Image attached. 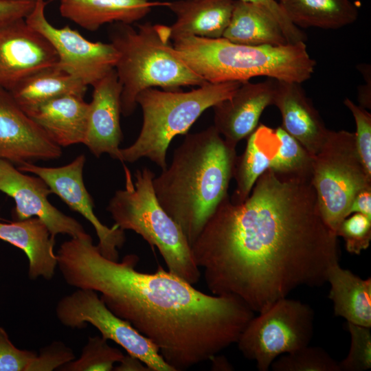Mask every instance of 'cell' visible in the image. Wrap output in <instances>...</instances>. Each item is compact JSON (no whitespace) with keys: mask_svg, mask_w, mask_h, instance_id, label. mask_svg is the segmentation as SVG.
I'll use <instances>...</instances> for the list:
<instances>
[{"mask_svg":"<svg viewBox=\"0 0 371 371\" xmlns=\"http://www.w3.org/2000/svg\"><path fill=\"white\" fill-rule=\"evenodd\" d=\"M191 250L213 295L235 297L254 313L300 286L324 285L339 260L311 179L270 168L243 202L222 200Z\"/></svg>","mask_w":371,"mask_h":371,"instance_id":"6da1fadb","label":"cell"},{"mask_svg":"<svg viewBox=\"0 0 371 371\" xmlns=\"http://www.w3.org/2000/svg\"><path fill=\"white\" fill-rule=\"evenodd\" d=\"M56 254L67 284L100 293L175 371L211 360L236 343L255 316L238 298L205 293L161 266L151 273L137 271L135 254L108 259L87 232L63 242Z\"/></svg>","mask_w":371,"mask_h":371,"instance_id":"7a4b0ae2","label":"cell"},{"mask_svg":"<svg viewBox=\"0 0 371 371\" xmlns=\"http://www.w3.org/2000/svg\"><path fill=\"white\" fill-rule=\"evenodd\" d=\"M236 157V147L211 126L186 134L169 167L153 178L158 202L181 227L190 246L228 195Z\"/></svg>","mask_w":371,"mask_h":371,"instance_id":"3957f363","label":"cell"},{"mask_svg":"<svg viewBox=\"0 0 371 371\" xmlns=\"http://www.w3.org/2000/svg\"><path fill=\"white\" fill-rule=\"evenodd\" d=\"M173 41L176 54L196 74L211 83L245 82L266 76L302 84L311 77L316 65L304 42L253 46L223 37L198 36Z\"/></svg>","mask_w":371,"mask_h":371,"instance_id":"277c9868","label":"cell"},{"mask_svg":"<svg viewBox=\"0 0 371 371\" xmlns=\"http://www.w3.org/2000/svg\"><path fill=\"white\" fill-rule=\"evenodd\" d=\"M109 36L119 54L115 69L122 86L124 116L134 112L137 96L146 89L179 90L206 82L176 54L169 26L145 23L135 30L131 24L114 23Z\"/></svg>","mask_w":371,"mask_h":371,"instance_id":"5b68a950","label":"cell"},{"mask_svg":"<svg viewBox=\"0 0 371 371\" xmlns=\"http://www.w3.org/2000/svg\"><path fill=\"white\" fill-rule=\"evenodd\" d=\"M242 83L206 82L186 92L155 88L143 90L136 98L143 113L142 126L136 140L120 148L122 163L146 157L162 170L166 169L167 149L172 139L187 134L206 109L230 98Z\"/></svg>","mask_w":371,"mask_h":371,"instance_id":"8992f818","label":"cell"},{"mask_svg":"<svg viewBox=\"0 0 371 371\" xmlns=\"http://www.w3.org/2000/svg\"><path fill=\"white\" fill-rule=\"evenodd\" d=\"M155 177L148 168L137 170L133 183L126 170V188L115 192L106 210L120 228L135 232L155 247L168 271L194 284L201 277L199 268L181 227L157 201L153 185Z\"/></svg>","mask_w":371,"mask_h":371,"instance_id":"52a82bcc","label":"cell"},{"mask_svg":"<svg viewBox=\"0 0 371 371\" xmlns=\"http://www.w3.org/2000/svg\"><path fill=\"white\" fill-rule=\"evenodd\" d=\"M311 183L322 217L336 234L350 215L355 195L371 188V177L361 161L355 133L329 130L321 149L313 156Z\"/></svg>","mask_w":371,"mask_h":371,"instance_id":"ba28073f","label":"cell"},{"mask_svg":"<svg viewBox=\"0 0 371 371\" xmlns=\"http://www.w3.org/2000/svg\"><path fill=\"white\" fill-rule=\"evenodd\" d=\"M238 341L243 355L267 371L279 356L308 346L313 335L314 312L307 304L284 297L258 313Z\"/></svg>","mask_w":371,"mask_h":371,"instance_id":"9c48e42d","label":"cell"},{"mask_svg":"<svg viewBox=\"0 0 371 371\" xmlns=\"http://www.w3.org/2000/svg\"><path fill=\"white\" fill-rule=\"evenodd\" d=\"M56 315L71 328L94 326L107 340L122 347L128 355L142 361L150 371H175L163 359L157 346L128 322L112 313L93 290L77 289L57 303Z\"/></svg>","mask_w":371,"mask_h":371,"instance_id":"30bf717a","label":"cell"},{"mask_svg":"<svg viewBox=\"0 0 371 371\" xmlns=\"http://www.w3.org/2000/svg\"><path fill=\"white\" fill-rule=\"evenodd\" d=\"M45 0H36L25 19L32 29L51 44L58 56L56 66L87 86L93 85L115 69L119 54L111 43L93 42L66 25L54 27L45 16Z\"/></svg>","mask_w":371,"mask_h":371,"instance_id":"8fae6325","label":"cell"},{"mask_svg":"<svg viewBox=\"0 0 371 371\" xmlns=\"http://www.w3.org/2000/svg\"><path fill=\"white\" fill-rule=\"evenodd\" d=\"M86 157L78 155L69 164L59 167H44L26 163L16 167L42 178L72 210L78 212L93 227L98 238V247L106 258L118 261V249L126 241L124 230L114 224L109 227L100 222L93 212V202L83 181L82 172Z\"/></svg>","mask_w":371,"mask_h":371,"instance_id":"7c38bea8","label":"cell"},{"mask_svg":"<svg viewBox=\"0 0 371 371\" xmlns=\"http://www.w3.org/2000/svg\"><path fill=\"white\" fill-rule=\"evenodd\" d=\"M0 191L14 199L15 221L37 217L54 238L60 234L75 238L86 233L78 221L50 203L47 198L52 192L42 178L25 175L4 159H0Z\"/></svg>","mask_w":371,"mask_h":371,"instance_id":"4fadbf2b","label":"cell"},{"mask_svg":"<svg viewBox=\"0 0 371 371\" xmlns=\"http://www.w3.org/2000/svg\"><path fill=\"white\" fill-rule=\"evenodd\" d=\"M61 147L27 115L10 93L0 87V159L16 167L59 159Z\"/></svg>","mask_w":371,"mask_h":371,"instance_id":"5bb4252c","label":"cell"},{"mask_svg":"<svg viewBox=\"0 0 371 371\" xmlns=\"http://www.w3.org/2000/svg\"><path fill=\"white\" fill-rule=\"evenodd\" d=\"M57 63L53 47L25 19L0 26L1 87L8 89L32 73Z\"/></svg>","mask_w":371,"mask_h":371,"instance_id":"9a60e30c","label":"cell"},{"mask_svg":"<svg viewBox=\"0 0 371 371\" xmlns=\"http://www.w3.org/2000/svg\"><path fill=\"white\" fill-rule=\"evenodd\" d=\"M92 100L89 103L85 144L96 157L106 153L122 162L120 144L122 86L115 69L93 85Z\"/></svg>","mask_w":371,"mask_h":371,"instance_id":"2e32d148","label":"cell"},{"mask_svg":"<svg viewBox=\"0 0 371 371\" xmlns=\"http://www.w3.org/2000/svg\"><path fill=\"white\" fill-rule=\"evenodd\" d=\"M276 82H243L230 98L213 106V126L227 143L236 147L256 130L264 110L273 104Z\"/></svg>","mask_w":371,"mask_h":371,"instance_id":"e0dca14e","label":"cell"},{"mask_svg":"<svg viewBox=\"0 0 371 371\" xmlns=\"http://www.w3.org/2000/svg\"><path fill=\"white\" fill-rule=\"evenodd\" d=\"M273 104L279 109L282 127L313 157L321 149L329 129L301 86L276 80Z\"/></svg>","mask_w":371,"mask_h":371,"instance_id":"ac0fdd59","label":"cell"},{"mask_svg":"<svg viewBox=\"0 0 371 371\" xmlns=\"http://www.w3.org/2000/svg\"><path fill=\"white\" fill-rule=\"evenodd\" d=\"M83 98L65 95L23 110L54 143L67 147L85 142L89 103Z\"/></svg>","mask_w":371,"mask_h":371,"instance_id":"d6986e66","label":"cell"},{"mask_svg":"<svg viewBox=\"0 0 371 371\" xmlns=\"http://www.w3.org/2000/svg\"><path fill=\"white\" fill-rule=\"evenodd\" d=\"M0 239L19 249L28 259V277L50 280L57 267L54 251L55 238L46 225L37 217L10 223L0 221Z\"/></svg>","mask_w":371,"mask_h":371,"instance_id":"ffe728a7","label":"cell"},{"mask_svg":"<svg viewBox=\"0 0 371 371\" xmlns=\"http://www.w3.org/2000/svg\"><path fill=\"white\" fill-rule=\"evenodd\" d=\"M234 0H177L167 7L176 15L170 27V38L223 37L231 19Z\"/></svg>","mask_w":371,"mask_h":371,"instance_id":"44dd1931","label":"cell"},{"mask_svg":"<svg viewBox=\"0 0 371 371\" xmlns=\"http://www.w3.org/2000/svg\"><path fill=\"white\" fill-rule=\"evenodd\" d=\"M168 2L149 0H60V15L88 31H95L106 23L136 22L153 7Z\"/></svg>","mask_w":371,"mask_h":371,"instance_id":"7402d4cb","label":"cell"},{"mask_svg":"<svg viewBox=\"0 0 371 371\" xmlns=\"http://www.w3.org/2000/svg\"><path fill=\"white\" fill-rule=\"evenodd\" d=\"M328 297L333 302L334 314L347 322L371 327V278L362 279L339 262L333 264L327 274Z\"/></svg>","mask_w":371,"mask_h":371,"instance_id":"603a6c76","label":"cell"},{"mask_svg":"<svg viewBox=\"0 0 371 371\" xmlns=\"http://www.w3.org/2000/svg\"><path fill=\"white\" fill-rule=\"evenodd\" d=\"M223 37L247 45H283L288 42L274 16L262 5L235 1L230 21Z\"/></svg>","mask_w":371,"mask_h":371,"instance_id":"cb8c5ba5","label":"cell"},{"mask_svg":"<svg viewBox=\"0 0 371 371\" xmlns=\"http://www.w3.org/2000/svg\"><path fill=\"white\" fill-rule=\"evenodd\" d=\"M247 138L245 151L235 161L233 177L236 187L229 198L234 203H242L249 196L256 181L270 168L280 145L275 129L263 124Z\"/></svg>","mask_w":371,"mask_h":371,"instance_id":"d4e9b609","label":"cell"},{"mask_svg":"<svg viewBox=\"0 0 371 371\" xmlns=\"http://www.w3.org/2000/svg\"><path fill=\"white\" fill-rule=\"evenodd\" d=\"M7 90L25 110L65 95L84 97L87 86L54 65L32 73Z\"/></svg>","mask_w":371,"mask_h":371,"instance_id":"484cf974","label":"cell"},{"mask_svg":"<svg viewBox=\"0 0 371 371\" xmlns=\"http://www.w3.org/2000/svg\"><path fill=\"white\" fill-rule=\"evenodd\" d=\"M289 19L297 27L336 30L353 23L358 10L349 0H280Z\"/></svg>","mask_w":371,"mask_h":371,"instance_id":"4316f807","label":"cell"},{"mask_svg":"<svg viewBox=\"0 0 371 371\" xmlns=\"http://www.w3.org/2000/svg\"><path fill=\"white\" fill-rule=\"evenodd\" d=\"M275 132L280 145L270 169L284 176L311 179L313 157L281 126Z\"/></svg>","mask_w":371,"mask_h":371,"instance_id":"83f0119b","label":"cell"},{"mask_svg":"<svg viewBox=\"0 0 371 371\" xmlns=\"http://www.w3.org/2000/svg\"><path fill=\"white\" fill-rule=\"evenodd\" d=\"M102 336L89 337L79 358L59 368L60 371H111L124 355L110 346Z\"/></svg>","mask_w":371,"mask_h":371,"instance_id":"f1b7e54d","label":"cell"},{"mask_svg":"<svg viewBox=\"0 0 371 371\" xmlns=\"http://www.w3.org/2000/svg\"><path fill=\"white\" fill-rule=\"evenodd\" d=\"M271 368L273 371H339L338 362L324 349L308 346L279 356Z\"/></svg>","mask_w":371,"mask_h":371,"instance_id":"f546056e","label":"cell"},{"mask_svg":"<svg viewBox=\"0 0 371 371\" xmlns=\"http://www.w3.org/2000/svg\"><path fill=\"white\" fill-rule=\"evenodd\" d=\"M350 345L347 356L338 362L339 371H365L371 368L370 328L347 322Z\"/></svg>","mask_w":371,"mask_h":371,"instance_id":"4dcf8cb0","label":"cell"},{"mask_svg":"<svg viewBox=\"0 0 371 371\" xmlns=\"http://www.w3.org/2000/svg\"><path fill=\"white\" fill-rule=\"evenodd\" d=\"M336 234L343 238L348 253L359 255L370 246L371 218L361 213H352L343 220Z\"/></svg>","mask_w":371,"mask_h":371,"instance_id":"1f68e13d","label":"cell"},{"mask_svg":"<svg viewBox=\"0 0 371 371\" xmlns=\"http://www.w3.org/2000/svg\"><path fill=\"white\" fill-rule=\"evenodd\" d=\"M344 104L354 117L356 124L355 142L358 153L368 175L371 177V114L349 98H346Z\"/></svg>","mask_w":371,"mask_h":371,"instance_id":"d6a6232c","label":"cell"},{"mask_svg":"<svg viewBox=\"0 0 371 371\" xmlns=\"http://www.w3.org/2000/svg\"><path fill=\"white\" fill-rule=\"evenodd\" d=\"M76 358L71 348L60 341H54L40 349L27 371L58 370Z\"/></svg>","mask_w":371,"mask_h":371,"instance_id":"836d02e7","label":"cell"},{"mask_svg":"<svg viewBox=\"0 0 371 371\" xmlns=\"http://www.w3.org/2000/svg\"><path fill=\"white\" fill-rule=\"evenodd\" d=\"M37 352L16 348L0 326V371H27Z\"/></svg>","mask_w":371,"mask_h":371,"instance_id":"e575fe53","label":"cell"},{"mask_svg":"<svg viewBox=\"0 0 371 371\" xmlns=\"http://www.w3.org/2000/svg\"><path fill=\"white\" fill-rule=\"evenodd\" d=\"M262 5L267 9L279 22L288 43L304 42L306 37L298 27L286 16L279 2L276 0H240Z\"/></svg>","mask_w":371,"mask_h":371,"instance_id":"d590c367","label":"cell"},{"mask_svg":"<svg viewBox=\"0 0 371 371\" xmlns=\"http://www.w3.org/2000/svg\"><path fill=\"white\" fill-rule=\"evenodd\" d=\"M36 0H0V26L25 19L32 12Z\"/></svg>","mask_w":371,"mask_h":371,"instance_id":"8d00e7d4","label":"cell"},{"mask_svg":"<svg viewBox=\"0 0 371 371\" xmlns=\"http://www.w3.org/2000/svg\"><path fill=\"white\" fill-rule=\"evenodd\" d=\"M356 212L371 218V188L361 190L352 199L349 214Z\"/></svg>","mask_w":371,"mask_h":371,"instance_id":"74e56055","label":"cell"},{"mask_svg":"<svg viewBox=\"0 0 371 371\" xmlns=\"http://www.w3.org/2000/svg\"><path fill=\"white\" fill-rule=\"evenodd\" d=\"M119 365L114 366V371H150L149 368L139 359L130 355H124L119 362Z\"/></svg>","mask_w":371,"mask_h":371,"instance_id":"f35d334b","label":"cell"},{"mask_svg":"<svg viewBox=\"0 0 371 371\" xmlns=\"http://www.w3.org/2000/svg\"><path fill=\"white\" fill-rule=\"evenodd\" d=\"M4 221V219H3V218H1L0 217V221Z\"/></svg>","mask_w":371,"mask_h":371,"instance_id":"ab89813d","label":"cell"},{"mask_svg":"<svg viewBox=\"0 0 371 371\" xmlns=\"http://www.w3.org/2000/svg\"><path fill=\"white\" fill-rule=\"evenodd\" d=\"M278 1H280V0H278Z\"/></svg>","mask_w":371,"mask_h":371,"instance_id":"60d3db41","label":"cell"},{"mask_svg":"<svg viewBox=\"0 0 371 371\" xmlns=\"http://www.w3.org/2000/svg\"><path fill=\"white\" fill-rule=\"evenodd\" d=\"M52 1H54V0H52Z\"/></svg>","mask_w":371,"mask_h":371,"instance_id":"b9f144b4","label":"cell"}]
</instances>
